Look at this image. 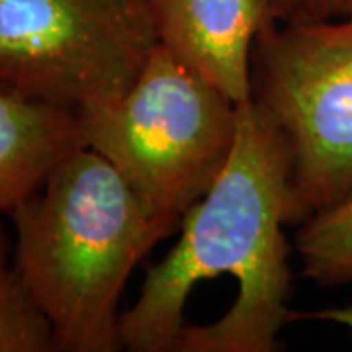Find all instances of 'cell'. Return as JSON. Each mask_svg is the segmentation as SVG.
<instances>
[{
    "label": "cell",
    "instance_id": "6da1fadb",
    "mask_svg": "<svg viewBox=\"0 0 352 352\" xmlns=\"http://www.w3.org/2000/svg\"><path fill=\"white\" fill-rule=\"evenodd\" d=\"M298 226L288 143L254 102L239 104L235 145L180 235L122 311L129 352H276L289 307Z\"/></svg>",
    "mask_w": 352,
    "mask_h": 352
},
{
    "label": "cell",
    "instance_id": "7a4b0ae2",
    "mask_svg": "<svg viewBox=\"0 0 352 352\" xmlns=\"http://www.w3.org/2000/svg\"><path fill=\"white\" fill-rule=\"evenodd\" d=\"M14 264L57 352H118L120 302L151 249L175 233L100 153L80 147L10 212Z\"/></svg>",
    "mask_w": 352,
    "mask_h": 352
},
{
    "label": "cell",
    "instance_id": "3957f363",
    "mask_svg": "<svg viewBox=\"0 0 352 352\" xmlns=\"http://www.w3.org/2000/svg\"><path fill=\"white\" fill-rule=\"evenodd\" d=\"M87 147L173 229L212 188L235 145L239 104L157 45L113 106L80 120Z\"/></svg>",
    "mask_w": 352,
    "mask_h": 352
},
{
    "label": "cell",
    "instance_id": "277c9868",
    "mask_svg": "<svg viewBox=\"0 0 352 352\" xmlns=\"http://www.w3.org/2000/svg\"><path fill=\"white\" fill-rule=\"evenodd\" d=\"M157 45L149 0H0V88L80 120L120 100Z\"/></svg>",
    "mask_w": 352,
    "mask_h": 352
},
{
    "label": "cell",
    "instance_id": "5b68a950",
    "mask_svg": "<svg viewBox=\"0 0 352 352\" xmlns=\"http://www.w3.org/2000/svg\"><path fill=\"white\" fill-rule=\"evenodd\" d=\"M251 102L288 143L298 226L352 190V16L268 22L252 47Z\"/></svg>",
    "mask_w": 352,
    "mask_h": 352
},
{
    "label": "cell",
    "instance_id": "8992f818",
    "mask_svg": "<svg viewBox=\"0 0 352 352\" xmlns=\"http://www.w3.org/2000/svg\"><path fill=\"white\" fill-rule=\"evenodd\" d=\"M159 45L235 104L251 100L252 47L274 22L266 0H149Z\"/></svg>",
    "mask_w": 352,
    "mask_h": 352
},
{
    "label": "cell",
    "instance_id": "52a82bcc",
    "mask_svg": "<svg viewBox=\"0 0 352 352\" xmlns=\"http://www.w3.org/2000/svg\"><path fill=\"white\" fill-rule=\"evenodd\" d=\"M80 147L87 135L78 116L0 88V214H10Z\"/></svg>",
    "mask_w": 352,
    "mask_h": 352
},
{
    "label": "cell",
    "instance_id": "ba28073f",
    "mask_svg": "<svg viewBox=\"0 0 352 352\" xmlns=\"http://www.w3.org/2000/svg\"><path fill=\"white\" fill-rule=\"evenodd\" d=\"M300 274L321 288H352V190L298 226Z\"/></svg>",
    "mask_w": 352,
    "mask_h": 352
},
{
    "label": "cell",
    "instance_id": "9c48e42d",
    "mask_svg": "<svg viewBox=\"0 0 352 352\" xmlns=\"http://www.w3.org/2000/svg\"><path fill=\"white\" fill-rule=\"evenodd\" d=\"M0 352H57L50 323L14 264V239L0 221Z\"/></svg>",
    "mask_w": 352,
    "mask_h": 352
},
{
    "label": "cell",
    "instance_id": "30bf717a",
    "mask_svg": "<svg viewBox=\"0 0 352 352\" xmlns=\"http://www.w3.org/2000/svg\"><path fill=\"white\" fill-rule=\"evenodd\" d=\"M274 22H319L352 16V0H266Z\"/></svg>",
    "mask_w": 352,
    "mask_h": 352
},
{
    "label": "cell",
    "instance_id": "8fae6325",
    "mask_svg": "<svg viewBox=\"0 0 352 352\" xmlns=\"http://www.w3.org/2000/svg\"><path fill=\"white\" fill-rule=\"evenodd\" d=\"M296 319H314V321H329L346 327L352 333V303L351 305H340V307H325L317 311H307V314H298L294 311V321Z\"/></svg>",
    "mask_w": 352,
    "mask_h": 352
}]
</instances>
